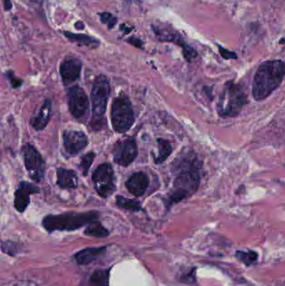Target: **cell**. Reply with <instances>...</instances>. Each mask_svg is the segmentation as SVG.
<instances>
[{"label":"cell","instance_id":"obj_3","mask_svg":"<svg viewBox=\"0 0 285 286\" xmlns=\"http://www.w3.org/2000/svg\"><path fill=\"white\" fill-rule=\"evenodd\" d=\"M97 212L86 213L69 212L61 214H50L45 216L42 221V226L47 232L55 231H74L98 219Z\"/></svg>","mask_w":285,"mask_h":286},{"label":"cell","instance_id":"obj_19","mask_svg":"<svg viewBox=\"0 0 285 286\" xmlns=\"http://www.w3.org/2000/svg\"><path fill=\"white\" fill-rule=\"evenodd\" d=\"M157 143H158V155L155 156V158H153V160L155 163L158 165V164L163 163L164 161L169 158L173 152V146L171 145L169 141L163 138H158Z\"/></svg>","mask_w":285,"mask_h":286},{"label":"cell","instance_id":"obj_30","mask_svg":"<svg viewBox=\"0 0 285 286\" xmlns=\"http://www.w3.org/2000/svg\"><path fill=\"white\" fill-rule=\"evenodd\" d=\"M127 41L129 42L130 44H131V45H134V46H136V47L142 48L143 43L141 39L131 37L130 39H128Z\"/></svg>","mask_w":285,"mask_h":286},{"label":"cell","instance_id":"obj_4","mask_svg":"<svg viewBox=\"0 0 285 286\" xmlns=\"http://www.w3.org/2000/svg\"><path fill=\"white\" fill-rule=\"evenodd\" d=\"M248 102V95L244 87L234 81H228L220 94L217 112L221 117H236Z\"/></svg>","mask_w":285,"mask_h":286},{"label":"cell","instance_id":"obj_32","mask_svg":"<svg viewBox=\"0 0 285 286\" xmlns=\"http://www.w3.org/2000/svg\"><path fill=\"white\" fill-rule=\"evenodd\" d=\"M279 43H280V44H285V40H283V39H281V40L279 41Z\"/></svg>","mask_w":285,"mask_h":286},{"label":"cell","instance_id":"obj_2","mask_svg":"<svg viewBox=\"0 0 285 286\" xmlns=\"http://www.w3.org/2000/svg\"><path fill=\"white\" fill-rule=\"evenodd\" d=\"M285 76V62L267 60L262 63L252 81V95L255 101L267 98L282 84Z\"/></svg>","mask_w":285,"mask_h":286},{"label":"cell","instance_id":"obj_12","mask_svg":"<svg viewBox=\"0 0 285 286\" xmlns=\"http://www.w3.org/2000/svg\"><path fill=\"white\" fill-rule=\"evenodd\" d=\"M82 62L75 57H67L60 64V74L65 86H70L79 80Z\"/></svg>","mask_w":285,"mask_h":286},{"label":"cell","instance_id":"obj_21","mask_svg":"<svg viewBox=\"0 0 285 286\" xmlns=\"http://www.w3.org/2000/svg\"><path fill=\"white\" fill-rule=\"evenodd\" d=\"M86 235L95 238H106L110 234L109 230L105 228L101 223L97 220L93 221L92 223L88 224L84 231Z\"/></svg>","mask_w":285,"mask_h":286},{"label":"cell","instance_id":"obj_17","mask_svg":"<svg viewBox=\"0 0 285 286\" xmlns=\"http://www.w3.org/2000/svg\"><path fill=\"white\" fill-rule=\"evenodd\" d=\"M51 111H52V103L50 99H46L42 106L39 113L33 117L30 123L36 131H43L47 126L48 123L51 120Z\"/></svg>","mask_w":285,"mask_h":286},{"label":"cell","instance_id":"obj_6","mask_svg":"<svg viewBox=\"0 0 285 286\" xmlns=\"http://www.w3.org/2000/svg\"><path fill=\"white\" fill-rule=\"evenodd\" d=\"M110 119L113 129L118 133H125L133 125L135 122L133 107L125 93H120L113 100Z\"/></svg>","mask_w":285,"mask_h":286},{"label":"cell","instance_id":"obj_14","mask_svg":"<svg viewBox=\"0 0 285 286\" xmlns=\"http://www.w3.org/2000/svg\"><path fill=\"white\" fill-rule=\"evenodd\" d=\"M153 30L156 32V35L158 36V38L160 40L162 41L173 42L175 43L179 46L182 48V51H183V55H184L185 59L191 62L192 60L196 58V51L190 47L189 45L186 44V42L181 38V36L177 32H173L169 30H162L160 28L153 27Z\"/></svg>","mask_w":285,"mask_h":286},{"label":"cell","instance_id":"obj_8","mask_svg":"<svg viewBox=\"0 0 285 286\" xmlns=\"http://www.w3.org/2000/svg\"><path fill=\"white\" fill-rule=\"evenodd\" d=\"M24 166L30 179L36 182L45 179V162L41 154L30 143L24 144L21 149Z\"/></svg>","mask_w":285,"mask_h":286},{"label":"cell","instance_id":"obj_29","mask_svg":"<svg viewBox=\"0 0 285 286\" xmlns=\"http://www.w3.org/2000/svg\"><path fill=\"white\" fill-rule=\"evenodd\" d=\"M5 76H6L7 79L9 80V82L11 84V86H12L13 88H18V87H20L22 86V84H23V81L20 80V79H18V77H16L15 75V73L14 72H11V71H9V72H7L5 73Z\"/></svg>","mask_w":285,"mask_h":286},{"label":"cell","instance_id":"obj_27","mask_svg":"<svg viewBox=\"0 0 285 286\" xmlns=\"http://www.w3.org/2000/svg\"><path fill=\"white\" fill-rule=\"evenodd\" d=\"M2 251L11 256H14L18 253V247L15 243L13 242H2Z\"/></svg>","mask_w":285,"mask_h":286},{"label":"cell","instance_id":"obj_22","mask_svg":"<svg viewBox=\"0 0 285 286\" xmlns=\"http://www.w3.org/2000/svg\"><path fill=\"white\" fill-rule=\"evenodd\" d=\"M65 36L68 38L71 41L77 43L78 45H85V46H88V47H97L100 42L94 38H91L89 36H86V35H82V34H72L71 32H65Z\"/></svg>","mask_w":285,"mask_h":286},{"label":"cell","instance_id":"obj_15","mask_svg":"<svg viewBox=\"0 0 285 286\" xmlns=\"http://www.w3.org/2000/svg\"><path fill=\"white\" fill-rule=\"evenodd\" d=\"M150 183L148 175L144 172H137L131 175L125 182V188L135 197H141L146 193Z\"/></svg>","mask_w":285,"mask_h":286},{"label":"cell","instance_id":"obj_16","mask_svg":"<svg viewBox=\"0 0 285 286\" xmlns=\"http://www.w3.org/2000/svg\"><path fill=\"white\" fill-rule=\"evenodd\" d=\"M107 252V246L86 248L74 254V260L79 266H87L103 256Z\"/></svg>","mask_w":285,"mask_h":286},{"label":"cell","instance_id":"obj_24","mask_svg":"<svg viewBox=\"0 0 285 286\" xmlns=\"http://www.w3.org/2000/svg\"><path fill=\"white\" fill-rule=\"evenodd\" d=\"M236 258L247 266H251L258 259V253L254 251H236Z\"/></svg>","mask_w":285,"mask_h":286},{"label":"cell","instance_id":"obj_31","mask_svg":"<svg viewBox=\"0 0 285 286\" xmlns=\"http://www.w3.org/2000/svg\"><path fill=\"white\" fill-rule=\"evenodd\" d=\"M3 8L6 11H9L12 9V1L11 0H3Z\"/></svg>","mask_w":285,"mask_h":286},{"label":"cell","instance_id":"obj_26","mask_svg":"<svg viewBox=\"0 0 285 286\" xmlns=\"http://www.w3.org/2000/svg\"><path fill=\"white\" fill-rule=\"evenodd\" d=\"M100 17H101V22L103 24H107L108 29H112L117 23L116 17L110 13H101L100 14Z\"/></svg>","mask_w":285,"mask_h":286},{"label":"cell","instance_id":"obj_5","mask_svg":"<svg viewBox=\"0 0 285 286\" xmlns=\"http://www.w3.org/2000/svg\"><path fill=\"white\" fill-rule=\"evenodd\" d=\"M110 93V81L107 76L98 75L94 81L90 94L92 102V120L90 123L93 125V129L101 128L103 124L101 121L104 118Z\"/></svg>","mask_w":285,"mask_h":286},{"label":"cell","instance_id":"obj_7","mask_svg":"<svg viewBox=\"0 0 285 286\" xmlns=\"http://www.w3.org/2000/svg\"><path fill=\"white\" fill-rule=\"evenodd\" d=\"M92 181L96 193L102 198H108L116 191V177L111 164L99 165L92 174Z\"/></svg>","mask_w":285,"mask_h":286},{"label":"cell","instance_id":"obj_10","mask_svg":"<svg viewBox=\"0 0 285 286\" xmlns=\"http://www.w3.org/2000/svg\"><path fill=\"white\" fill-rule=\"evenodd\" d=\"M113 160L117 165L128 167L138 155L137 141L135 137H128L118 141L113 148Z\"/></svg>","mask_w":285,"mask_h":286},{"label":"cell","instance_id":"obj_18","mask_svg":"<svg viewBox=\"0 0 285 286\" xmlns=\"http://www.w3.org/2000/svg\"><path fill=\"white\" fill-rule=\"evenodd\" d=\"M57 184L63 189H74L78 187L77 173L71 169H57Z\"/></svg>","mask_w":285,"mask_h":286},{"label":"cell","instance_id":"obj_1","mask_svg":"<svg viewBox=\"0 0 285 286\" xmlns=\"http://www.w3.org/2000/svg\"><path fill=\"white\" fill-rule=\"evenodd\" d=\"M200 162L196 157L186 155L174 164L178 175L173 182V187L165 198L166 209L191 197L199 188L201 177L199 173Z\"/></svg>","mask_w":285,"mask_h":286},{"label":"cell","instance_id":"obj_13","mask_svg":"<svg viewBox=\"0 0 285 286\" xmlns=\"http://www.w3.org/2000/svg\"><path fill=\"white\" fill-rule=\"evenodd\" d=\"M39 187L32 182L23 181L18 184L15 193L14 206L18 213H24L30 203V196L32 194H39Z\"/></svg>","mask_w":285,"mask_h":286},{"label":"cell","instance_id":"obj_23","mask_svg":"<svg viewBox=\"0 0 285 286\" xmlns=\"http://www.w3.org/2000/svg\"><path fill=\"white\" fill-rule=\"evenodd\" d=\"M116 205L121 209L132 212L142 211V207L139 201L126 198L122 195H117L116 197Z\"/></svg>","mask_w":285,"mask_h":286},{"label":"cell","instance_id":"obj_25","mask_svg":"<svg viewBox=\"0 0 285 286\" xmlns=\"http://www.w3.org/2000/svg\"><path fill=\"white\" fill-rule=\"evenodd\" d=\"M95 153L90 152H88L87 154H85V155L81 158V159H80V166H79V167H80V169H81V172H82L83 176H87V175H88L89 168L91 167L93 161L95 160Z\"/></svg>","mask_w":285,"mask_h":286},{"label":"cell","instance_id":"obj_20","mask_svg":"<svg viewBox=\"0 0 285 286\" xmlns=\"http://www.w3.org/2000/svg\"><path fill=\"white\" fill-rule=\"evenodd\" d=\"M110 270L99 268L93 272L89 280V286H109Z\"/></svg>","mask_w":285,"mask_h":286},{"label":"cell","instance_id":"obj_11","mask_svg":"<svg viewBox=\"0 0 285 286\" xmlns=\"http://www.w3.org/2000/svg\"><path fill=\"white\" fill-rule=\"evenodd\" d=\"M63 146L66 155L76 156L89 144V139L85 132L74 130L63 131Z\"/></svg>","mask_w":285,"mask_h":286},{"label":"cell","instance_id":"obj_9","mask_svg":"<svg viewBox=\"0 0 285 286\" xmlns=\"http://www.w3.org/2000/svg\"><path fill=\"white\" fill-rule=\"evenodd\" d=\"M68 107L72 116L79 121H84L87 118L89 111V99L81 87L78 86L72 87L67 93Z\"/></svg>","mask_w":285,"mask_h":286},{"label":"cell","instance_id":"obj_28","mask_svg":"<svg viewBox=\"0 0 285 286\" xmlns=\"http://www.w3.org/2000/svg\"><path fill=\"white\" fill-rule=\"evenodd\" d=\"M217 45L220 54L224 60H237L238 59V55L233 51H229L225 48L222 47L220 45Z\"/></svg>","mask_w":285,"mask_h":286}]
</instances>
